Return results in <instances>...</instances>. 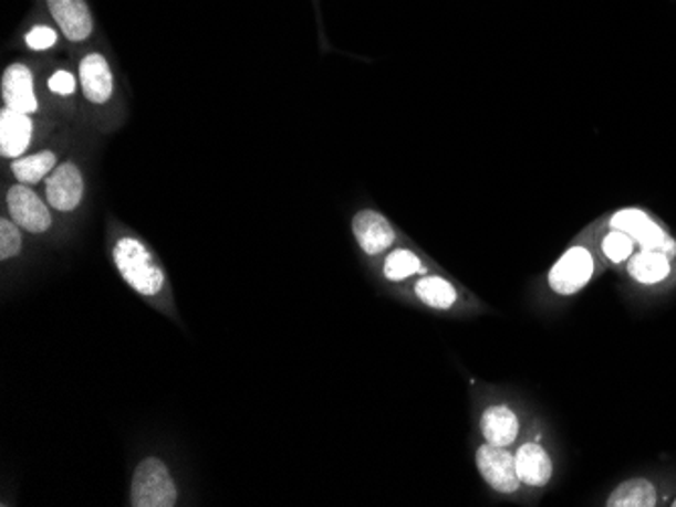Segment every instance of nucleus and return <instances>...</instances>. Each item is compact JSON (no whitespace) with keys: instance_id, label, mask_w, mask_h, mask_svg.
<instances>
[{"instance_id":"6e6552de","label":"nucleus","mask_w":676,"mask_h":507,"mask_svg":"<svg viewBox=\"0 0 676 507\" xmlns=\"http://www.w3.org/2000/svg\"><path fill=\"white\" fill-rule=\"evenodd\" d=\"M2 99H4V107L19 112V114H27V116L35 114L39 109L33 73L23 63H14L4 70Z\"/></svg>"},{"instance_id":"423d86ee","label":"nucleus","mask_w":676,"mask_h":507,"mask_svg":"<svg viewBox=\"0 0 676 507\" xmlns=\"http://www.w3.org/2000/svg\"><path fill=\"white\" fill-rule=\"evenodd\" d=\"M476 467L482 479L499 494H514L521 485L514 455L509 453L507 447H497L490 443L482 445L476 451Z\"/></svg>"},{"instance_id":"7ed1b4c3","label":"nucleus","mask_w":676,"mask_h":507,"mask_svg":"<svg viewBox=\"0 0 676 507\" xmlns=\"http://www.w3.org/2000/svg\"><path fill=\"white\" fill-rule=\"evenodd\" d=\"M610 226L626 233L634 243L641 245L642 251H661L668 257L676 255L675 241L666 235L665 231L654 223L653 219L644 211H638V209L617 211L612 216Z\"/></svg>"},{"instance_id":"aec40b11","label":"nucleus","mask_w":676,"mask_h":507,"mask_svg":"<svg viewBox=\"0 0 676 507\" xmlns=\"http://www.w3.org/2000/svg\"><path fill=\"white\" fill-rule=\"evenodd\" d=\"M21 226L14 223L12 219H2L0 221V260L7 261L17 257L23 249V236H21Z\"/></svg>"},{"instance_id":"20e7f679","label":"nucleus","mask_w":676,"mask_h":507,"mask_svg":"<svg viewBox=\"0 0 676 507\" xmlns=\"http://www.w3.org/2000/svg\"><path fill=\"white\" fill-rule=\"evenodd\" d=\"M593 275L592 253L585 247L565 251L549 273V285L559 295H573L590 284Z\"/></svg>"},{"instance_id":"5701e85b","label":"nucleus","mask_w":676,"mask_h":507,"mask_svg":"<svg viewBox=\"0 0 676 507\" xmlns=\"http://www.w3.org/2000/svg\"><path fill=\"white\" fill-rule=\"evenodd\" d=\"M48 87L53 95L70 97L75 92V77H73V73L60 70L49 77Z\"/></svg>"},{"instance_id":"f257e3e1","label":"nucleus","mask_w":676,"mask_h":507,"mask_svg":"<svg viewBox=\"0 0 676 507\" xmlns=\"http://www.w3.org/2000/svg\"><path fill=\"white\" fill-rule=\"evenodd\" d=\"M112 257L122 279L131 285L136 294L156 297L165 292L167 287L165 272L141 239L131 235L119 236L112 249Z\"/></svg>"},{"instance_id":"1a4fd4ad","label":"nucleus","mask_w":676,"mask_h":507,"mask_svg":"<svg viewBox=\"0 0 676 507\" xmlns=\"http://www.w3.org/2000/svg\"><path fill=\"white\" fill-rule=\"evenodd\" d=\"M49 12L67 41L82 43L94 31V19L85 0H48Z\"/></svg>"},{"instance_id":"b1692460","label":"nucleus","mask_w":676,"mask_h":507,"mask_svg":"<svg viewBox=\"0 0 676 507\" xmlns=\"http://www.w3.org/2000/svg\"><path fill=\"white\" fill-rule=\"evenodd\" d=\"M673 506H675V507H676V497H675V504H673Z\"/></svg>"},{"instance_id":"6ab92c4d","label":"nucleus","mask_w":676,"mask_h":507,"mask_svg":"<svg viewBox=\"0 0 676 507\" xmlns=\"http://www.w3.org/2000/svg\"><path fill=\"white\" fill-rule=\"evenodd\" d=\"M419 270H422V261H419L416 253H412L407 249H397L385 260L383 275L389 282H405L407 277H412Z\"/></svg>"},{"instance_id":"ddd939ff","label":"nucleus","mask_w":676,"mask_h":507,"mask_svg":"<svg viewBox=\"0 0 676 507\" xmlns=\"http://www.w3.org/2000/svg\"><path fill=\"white\" fill-rule=\"evenodd\" d=\"M514 465H517V475L521 484L529 485V487L547 485L553 475L551 457L539 443L521 445L514 455Z\"/></svg>"},{"instance_id":"4be33fe9","label":"nucleus","mask_w":676,"mask_h":507,"mask_svg":"<svg viewBox=\"0 0 676 507\" xmlns=\"http://www.w3.org/2000/svg\"><path fill=\"white\" fill-rule=\"evenodd\" d=\"M24 41H27V45L33 49V51H48V49L53 47V45L58 43V33H55L51 27L37 24V27H33V29L27 33Z\"/></svg>"},{"instance_id":"dca6fc26","label":"nucleus","mask_w":676,"mask_h":507,"mask_svg":"<svg viewBox=\"0 0 676 507\" xmlns=\"http://www.w3.org/2000/svg\"><path fill=\"white\" fill-rule=\"evenodd\" d=\"M58 168V156L51 150L27 154L12 160L11 170L14 178L23 184H39L43 178L49 177Z\"/></svg>"},{"instance_id":"4468645a","label":"nucleus","mask_w":676,"mask_h":507,"mask_svg":"<svg viewBox=\"0 0 676 507\" xmlns=\"http://www.w3.org/2000/svg\"><path fill=\"white\" fill-rule=\"evenodd\" d=\"M480 431L490 445L509 447L519 436V419L505 404L490 406L480 419Z\"/></svg>"},{"instance_id":"412c9836","label":"nucleus","mask_w":676,"mask_h":507,"mask_svg":"<svg viewBox=\"0 0 676 507\" xmlns=\"http://www.w3.org/2000/svg\"><path fill=\"white\" fill-rule=\"evenodd\" d=\"M602 251H604L605 257L614 263L620 261H626L632 257V251H634V241L630 239L626 233L612 229L602 241Z\"/></svg>"},{"instance_id":"f3484780","label":"nucleus","mask_w":676,"mask_h":507,"mask_svg":"<svg viewBox=\"0 0 676 507\" xmlns=\"http://www.w3.org/2000/svg\"><path fill=\"white\" fill-rule=\"evenodd\" d=\"M610 507H653L656 506V489L651 482L646 479H628L622 485H617L612 492V496L607 497Z\"/></svg>"},{"instance_id":"2eb2a0df","label":"nucleus","mask_w":676,"mask_h":507,"mask_svg":"<svg viewBox=\"0 0 676 507\" xmlns=\"http://www.w3.org/2000/svg\"><path fill=\"white\" fill-rule=\"evenodd\" d=\"M628 272L638 284H661L670 273V257L661 251H642L630 260Z\"/></svg>"},{"instance_id":"a211bd4d","label":"nucleus","mask_w":676,"mask_h":507,"mask_svg":"<svg viewBox=\"0 0 676 507\" xmlns=\"http://www.w3.org/2000/svg\"><path fill=\"white\" fill-rule=\"evenodd\" d=\"M416 295L426 306L434 307V309H450L458 297L454 285L438 275L422 277L416 284Z\"/></svg>"},{"instance_id":"0eeeda50","label":"nucleus","mask_w":676,"mask_h":507,"mask_svg":"<svg viewBox=\"0 0 676 507\" xmlns=\"http://www.w3.org/2000/svg\"><path fill=\"white\" fill-rule=\"evenodd\" d=\"M84 177L73 162L58 166L45 182V199L51 209L60 213H72L84 199Z\"/></svg>"},{"instance_id":"9b49d317","label":"nucleus","mask_w":676,"mask_h":507,"mask_svg":"<svg viewBox=\"0 0 676 507\" xmlns=\"http://www.w3.org/2000/svg\"><path fill=\"white\" fill-rule=\"evenodd\" d=\"M356 243L367 255H381L395 241L392 223L377 211H361L353 219Z\"/></svg>"},{"instance_id":"39448f33","label":"nucleus","mask_w":676,"mask_h":507,"mask_svg":"<svg viewBox=\"0 0 676 507\" xmlns=\"http://www.w3.org/2000/svg\"><path fill=\"white\" fill-rule=\"evenodd\" d=\"M7 209L12 221L24 229L27 233H45L53 219L49 213V204L41 197H37L35 190L29 189V184H14L7 192Z\"/></svg>"},{"instance_id":"f03ea898","label":"nucleus","mask_w":676,"mask_h":507,"mask_svg":"<svg viewBox=\"0 0 676 507\" xmlns=\"http://www.w3.org/2000/svg\"><path fill=\"white\" fill-rule=\"evenodd\" d=\"M131 501L134 507L177 506V485L163 461L148 457L138 463L132 477Z\"/></svg>"},{"instance_id":"f8f14e48","label":"nucleus","mask_w":676,"mask_h":507,"mask_svg":"<svg viewBox=\"0 0 676 507\" xmlns=\"http://www.w3.org/2000/svg\"><path fill=\"white\" fill-rule=\"evenodd\" d=\"M33 140V122L27 114L4 107L0 112V154L2 158H21Z\"/></svg>"},{"instance_id":"9d476101","label":"nucleus","mask_w":676,"mask_h":507,"mask_svg":"<svg viewBox=\"0 0 676 507\" xmlns=\"http://www.w3.org/2000/svg\"><path fill=\"white\" fill-rule=\"evenodd\" d=\"M80 83L87 102L97 106L110 102L114 94V75L104 55L87 53L84 60L80 61Z\"/></svg>"}]
</instances>
